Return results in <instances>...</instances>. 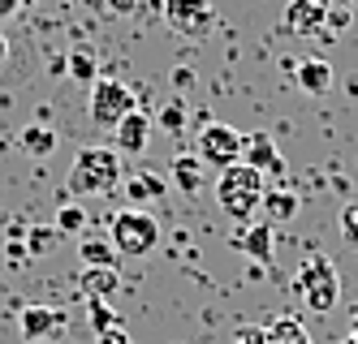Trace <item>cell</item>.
<instances>
[{"mask_svg":"<svg viewBox=\"0 0 358 344\" xmlns=\"http://www.w3.org/2000/svg\"><path fill=\"white\" fill-rule=\"evenodd\" d=\"M264 190H268V177L255 172L250 164H229L216 177V202H220L224 216L238 220V224H246L255 211L264 207Z\"/></svg>","mask_w":358,"mask_h":344,"instance_id":"6da1fadb","label":"cell"},{"mask_svg":"<svg viewBox=\"0 0 358 344\" xmlns=\"http://www.w3.org/2000/svg\"><path fill=\"white\" fill-rule=\"evenodd\" d=\"M125 168H121V155L113 147H83L69 164V194H113L121 185Z\"/></svg>","mask_w":358,"mask_h":344,"instance_id":"7a4b0ae2","label":"cell"},{"mask_svg":"<svg viewBox=\"0 0 358 344\" xmlns=\"http://www.w3.org/2000/svg\"><path fill=\"white\" fill-rule=\"evenodd\" d=\"M294 293L302 297V306L311 310V314H332L341 301V276H337V262L315 254V258H306L298 276H294Z\"/></svg>","mask_w":358,"mask_h":344,"instance_id":"3957f363","label":"cell"},{"mask_svg":"<svg viewBox=\"0 0 358 344\" xmlns=\"http://www.w3.org/2000/svg\"><path fill=\"white\" fill-rule=\"evenodd\" d=\"M113 250L125 254V258H147L151 250L160 246V220L151 216V211L143 207H130V211H121V216L113 220Z\"/></svg>","mask_w":358,"mask_h":344,"instance_id":"277c9868","label":"cell"},{"mask_svg":"<svg viewBox=\"0 0 358 344\" xmlns=\"http://www.w3.org/2000/svg\"><path fill=\"white\" fill-rule=\"evenodd\" d=\"M134 108H138V103H134V91L125 87V82H117V77H108V73H99L95 82H91V103H87L91 125L117 129L121 117H130Z\"/></svg>","mask_w":358,"mask_h":344,"instance_id":"5b68a950","label":"cell"},{"mask_svg":"<svg viewBox=\"0 0 358 344\" xmlns=\"http://www.w3.org/2000/svg\"><path fill=\"white\" fill-rule=\"evenodd\" d=\"M242 147H246V134L234 125H203L199 129V160L212 164V168H229V164H242Z\"/></svg>","mask_w":358,"mask_h":344,"instance_id":"8992f818","label":"cell"},{"mask_svg":"<svg viewBox=\"0 0 358 344\" xmlns=\"http://www.w3.org/2000/svg\"><path fill=\"white\" fill-rule=\"evenodd\" d=\"M164 22L186 39H203L216 22L212 0H164Z\"/></svg>","mask_w":358,"mask_h":344,"instance_id":"52a82bcc","label":"cell"},{"mask_svg":"<svg viewBox=\"0 0 358 344\" xmlns=\"http://www.w3.org/2000/svg\"><path fill=\"white\" fill-rule=\"evenodd\" d=\"M285 31L302 35V39H324V0H289Z\"/></svg>","mask_w":358,"mask_h":344,"instance_id":"ba28073f","label":"cell"},{"mask_svg":"<svg viewBox=\"0 0 358 344\" xmlns=\"http://www.w3.org/2000/svg\"><path fill=\"white\" fill-rule=\"evenodd\" d=\"M113 134H117V142H113L117 155H143L147 138H151V117L143 108H134L130 117H121V125L113 129Z\"/></svg>","mask_w":358,"mask_h":344,"instance_id":"9c48e42d","label":"cell"},{"mask_svg":"<svg viewBox=\"0 0 358 344\" xmlns=\"http://www.w3.org/2000/svg\"><path fill=\"white\" fill-rule=\"evenodd\" d=\"M17 327H22L27 340H48V336H57L65 327V310H57V306H27L22 319H17Z\"/></svg>","mask_w":358,"mask_h":344,"instance_id":"30bf717a","label":"cell"},{"mask_svg":"<svg viewBox=\"0 0 358 344\" xmlns=\"http://www.w3.org/2000/svg\"><path fill=\"white\" fill-rule=\"evenodd\" d=\"M242 164H250L255 172H285V160L276 151V138L268 134H246V147H242Z\"/></svg>","mask_w":358,"mask_h":344,"instance_id":"8fae6325","label":"cell"},{"mask_svg":"<svg viewBox=\"0 0 358 344\" xmlns=\"http://www.w3.org/2000/svg\"><path fill=\"white\" fill-rule=\"evenodd\" d=\"M246 258H255V262H272V254H276V232H272V224L264 220V224H250V228H242V237L234 241Z\"/></svg>","mask_w":358,"mask_h":344,"instance_id":"7c38bea8","label":"cell"},{"mask_svg":"<svg viewBox=\"0 0 358 344\" xmlns=\"http://www.w3.org/2000/svg\"><path fill=\"white\" fill-rule=\"evenodd\" d=\"M294 77H298V87L306 95H328L332 91V65L324 57H311V61H302L294 65Z\"/></svg>","mask_w":358,"mask_h":344,"instance_id":"4fadbf2b","label":"cell"},{"mask_svg":"<svg viewBox=\"0 0 358 344\" xmlns=\"http://www.w3.org/2000/svg\"><path fill=\"white\" fill-rule=\"evenodd\" d=\"M169 181H173L182 194L194 198V194L203 190V160H199V155H177V160L169 164Z\"/></svg>","mask_w":358,"mask_h":344,"instance_id":"5bb4252c","label":"cell"},{"mask_svg":"<svg viewBox=\"0 0 358 344\" xmlns=\"http://www.w3.org/2000/svg\"><path fill=\"white\" fill-rule=\"evenodd\" d=\"M164 172H130V181H125V194H130L134 207H151L156 198H164Z\"/></svg>","mask_w":358,"mask_h":344,"instance_id":"9a60e30c","label":"cell"},{"mask_svg":"<svg viewBox=\"0 0 358 344\" xmlns=\"http://www.w3.org/2000/svg\"><path fill=\"white\" fill-rule=\"evenodd\" d=\"M264 344H311V336H306L302 319H294V314H280V319H272L264 327Z\"/></svg>","mask_w":358,"mask_h":344,"instance_id":"2e32d148","label":"cell"},{"mask_svg":"<svg viewBox=\"0 0 358 344\" xmlns=\"http://www.w3.org/2000/svg\"><path fill=\"white\" fill-rule=\"evenodd\" d=\"M83 293L87 297H113L117 293V288H121V276H117V267H83Z\"/></svg>","mask_w":358,"mask_h":344,"instance_id":"e0dca14e","label":"cell"},{"mask_svg":"<svg viewBox=\"0 0 358 344\" xmlns=\"http://www.w3.org/2000/svg\"><path fill=\"white\" fill-rule=\"evenodd\" d=\"M78 258H83V267H117V250L113 241H99V237H83L78 241Z\"/></svg>","mask_w":358,"mask_h":344,"instance_id":"ac0fdd59","label":"cell"},{"mask_svg":"<svg viewBox=\"0 0 358 344\" xmlns=\"http://www.w3.org/2000/svg\"><path fill=\"white\" fill-rule=\"evenodd\" d=\"M264 211H268V224H289L298 216V198L289 190H264Z\"/></svg>","mask_w":358,"mask_h":344,"instance_id":"d6986e66","label":"cell"},{"mask_svg":"<svg viewBox=\"0 0 358 344\" xmlns=\"http://www.w3.org/2000/svg\"><path fill=\"white\" fill-rule=\"evenodd\" d=\"M17 142H22V151H27V155H39V160L57 151V134H52L48 125H27V129L17 134Z\"/></svg>","mask_w":358,"mask_h":344,"instance_id":"ffe728a7","label":"cell"},{"mask_svg":"<svg viewBox=\"0 0 358 344\" xmlns=\"http://www.w3.org/2000/svg\"><path fill=\"white\" fill-rule=\"evenodd\" d=\"M350 22H354V9L345 5V0L324 5V39H337L341 31H350Z\"/></svg>","mask_w":358,"mask_h":344,"instance_id":"44dd1931","label":"cell"},{"mask_svg":"<svg viewBox=\"0 0 358 344\" xmlns=\"http://www.w3.org/2000/svg\"><path fill=\"white\" fill-rule=\"evenodd\" d=\"M87 323H91V331L99 336V331L117 327V314H113V306H108L104 297H87Z\"/></svg>","mask_w":358,"mask_h":344,"instance_id":"7402d4cb","label":"cell"},{"mask_svg":"<svg viewBox=\"0 0 358 344\" xmlns=\"http://www.w3.org/2000/svg\"><path fill=\"white\" fill-rule=\"evenodd\" d=\"M83 228H87V211L78 202H61L57 207V232H73V237H78Z\"/></svg>","mask_w":358,"mask_h":344,"instance_id":"603a6c76","label":"cell"},{"mask_svg":"<svg viewBox=\"0 0 358 344\" xmlns=\"http://www.w3.org/2000/svg\"><path fill=\"white\" fill-rule=\"evenodd\" d=\"M69 73L78 77V82H95V77H99V65H95L91 52H73V57H69Z\"/></svg>","mask_w":358,"mask_h":344,"instance_id":"cb8c5ba5","label":"cell"},{"mask_svg":"<svg viewBox=\"0 0 358 344\" xmlns=\"http://www.w3.org/2000/svg\"><path fill=\"white\" fill-rule=\"evenodd\" d=\"M160 125L169 129V134H182V129H186V108H182V103H164V108H160Z\"/></svg>","mask_w":358,"mask_h":344,"instance_id":"d4e9b609","label":"cell"},{"mask_svg":"<svg viewBox=\"0 0 358 344\" xmlns=\"http://www.w3.org/2000/svg\"><path fill=\"white\" fill-rule=\"evenodd\" d=\"M341 232H345L350 246H358V202H350V207L341 211Z\"/></svg>","mask_w":358,"mask_h":344,"instance_id":"484cf974","label":"cell"},{"mask_svg":"<svg viewBox=\"0 0 358 344\" xmlns=\"http://www.w3.org/2000/svg\"><path fill=\"white\" fill-rule=\"evenodd\" d=\"M52 250V228H31V254H48Z\"/></svg>","mask_w":358,"mask_h":344,"instance_id":"4316f807","label":"cell"},{"mask_svg":"<svg viewBox=\"0 0 358 344\" xmlns=\"http://www.w3.org/2000/svg\"><path fill=\"white\" fill-rule=\"evenodd\" d=\"M229 344H264V327H238Z\"/></svg>","mask_w":358,"mask_h":344,"instance_id":"83f0119b","label":"cell"},{"mask_svg":"<svg viewBox=\"0 0 358 344\" xmlns=\"http://www.w3.org/2000/svg\"><path fill=\"white\" fill-rule=\"evenodd\" d=\"M104 5H108L113 17H130V13L138 9V0H104Z\"/></svg>","mask_w":358,"mask_h":344,"instance_id":"f1b7e54d","label":"cell"},{"mask_svg":"<svg viewBox=\"0 0 358 344\" xmlns=\"http://www.w3.org/2000/svg\"><path fill=\"white\" fill-rule=\"evenodd\" d=\"M95 344H130V336H125L121 327H108V331H99V340Z\"/></svg>","mask_w":358,"mask_h":344,"instance_id":"f546056e","label":"cell"},{"mask_svg":"<svg viewBox=\"0 0 358 344\" xmlns=\"http://www.w3.org/2000/svg\"><path fill=\"white\" fill-rule=\"evenodd\" d=\"M22 9V0H0V22H5V17H13Z\"/></svg>","mask_w":358,"mask_h":344,"instance_id":"4dcf8cb0","label":"cell"},{"mask_svg":"<svg viewBox=\"0 0 358 344\" xmlns=\"http://www.w3.org/2000/svg\"><path fill=\"white\" fill-rule=\"evenodd\" d=\"M173 82H177V87H182V91H186V87H190V82H194V77H190V69H186V65H182V69H177V73H173Z\"/></svg>","mask_w":358,"mask_h":344,"instance_id":"1f68e13d","label":"cell"},{"mask_svg":"<svg viewBox=\"0 0 358 344\" xmlns=\"http://www.w3.org/2000/svg\"><path fill=\"white\" fill-rule=\"evenodd\" d=\"M345 5H350V9H354V13H358V0H345Z\"/></svg>","mask_w":358,"mask_h":344,"instance_id":"d6a6232c","label":"cell"},{"mask_svg":"<svg viewBox=\"0 0 358 344\" xmlns=\"http://www.w3.org/2000/svg\"><path fill=\"white\" fill-rule=\"evenodd\" d=\"M350 344H358V331H354V336H350Z\"/></svg>","mask_w":358,"mask_h":344,"instance_id":"836d02e7","label":"cell"}]
</instances>
